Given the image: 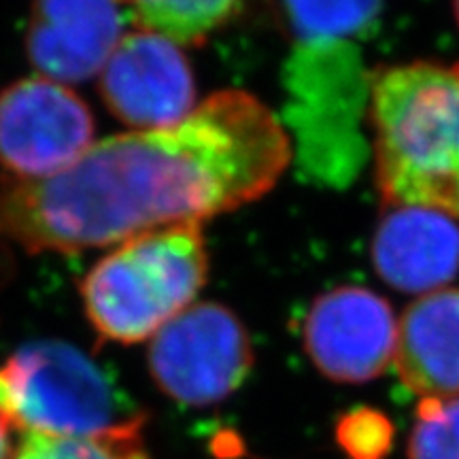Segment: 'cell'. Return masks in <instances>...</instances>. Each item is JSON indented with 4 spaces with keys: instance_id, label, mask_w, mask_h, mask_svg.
<instances>
[{
    "instance_id": "obj_1",
    "label": "cell",
    "mask_w": 459,
    "mask_h": 459,
    "mask_svg": "<svg viewBox=\"0 0 459 459\" xmlns=\"http://www.w3.org/2000/svg\"><path fill=\"white\" fill-rule=\"evenodd\" d=\"M291 139L255 96L223 90L183 122L94 143L48 179L0 181V232L28 254H77L260 200Z\"/></svg>"
},
{
    "instance_id": "obj_2",
    "label": "cell",
    "mask_w": 459,
    "mask_h": 459,
    "mask_svg": "<svg viewBox=\"0 0 459 459\" xmlns=\"http://www.w3.org/2000/svg\"><path fill=\"white\" fill-rule=\"evenodd\" d=\"M370 124L383 203L432 206L459 220V62L377 68Z\"/></svg>"
},
{
    "instance_id": "obj_3",
    "label": "cell",
    "mask_w": 459,
    "mask_h": 459,
    "mask_svg": "<svg viewBox=\"0 0 459 459\" xmlns=\"http://www.w3.org/2000/svg\"><path fill=\"white\" fill-rule=\"evenodd\" d=\"M206 273L200 223L152 230L94 264L82 283L85 315L105 341L143 342L192 307Z\"/></svg>"
},
{
    "instance_id": "obj_4",
    "label": "cell",
    "mask_w": 459,
    "mask_h": 459,
    "mask_svg": "<svg viewBox=\"0 0 459 459\" xmlns=\"http://www.w3.org/2000/svg\"><path fill=\"white\" fill-rule=\"evenodd\" d=\"M0 412L22 434L96 438L143 428L107 372L65 341L26 342L0 366Z\"/></svg>"
},
{
    "instance_id": "obj_5",
    "label": "cell",
    "mask_w": 459,
    "mask_h": 459,
    "mask_svg": "<svg viewBox=\"0 0 459 459\" xmlns=\"http://www.w3.org/2000/svg\"><path fill=\"white\" fill-rule=\"evenodd\" d=\"M147 364L169 398L187 406H211L243 385L254 366V347L237 315L221 304L203 302L152 338Z\"/></svg>"
},
{
    "instance_id": "obj_6",
    "label": "cell",
    "mask_w": 459,
    "mask_h": 459,
    "mask_svg": "<svg viewBox=\"0 0 459 459\" xmlns=\"http://www.w3.org/2000/svg\"><path fill=\"white\" fill-rule=\"evenodd\" d=\"M94 117L82 96L39 77L0 91V166L15 179H48L94 145Z\"/></svg>"
},
{
    "instance_id": "obj_7",
    "label": "cell",
    "mask_w": 459,
    "mask_h": 459,
    "mask_svg": "<svg viewBox=\"0 0 459 459\" xmlns=\"http://www.w3.org/2000/svg\"><path fill=\"white\" fill-rule=\"evenodd\" d=\"M100 96L115 117L136 130L177 126L196 105V82L179 43L136 26L100 73Z\"/></svg>"
},
{
    "instance_id": "obj_8",
    "label": "cell",
    "mask_w": 459,
    "mask_h": 459,
    "mask_svg": "<svg viewBox=\"0 0 459 459\" xmlns=\"http://www.w3.org/2000/svg\"><path fill=\"white\" fill-rule=\"evenodd\" d=\"M398 319L385 298L368 287L325 291L308 308L302 341L321 375L338 383H368L394 364Z\"/></svg>"
},
{
    "instance_id": "obj_9",
    "label": "cell",
    "mask_w": 459,
    "mask_h": 459,
    "mask_svg": "<svg viewBox=\"0 0 459 459\" xmlns=\"http://www.w3.org/2000/svg\"><path fill=\"white\" fill-rule=\"evenodd\" d=\"M128 17L132 13L122 0H34L26 30L28 57L51 82H88L102 73L130 32Z\"/></svg>"
},
{
    "instance_id": "obj_10",
    "label": "cell",
    "mask_w": 459,
    "mask_h": 459,
    "mask_svg": "<svg viewBox=\"0 0 459 459\" xmlns=\"http://www.w3.org/2000/svg\"><path fill=\"white\" fill-rule=\"evenodd\" d=\"M378 277L406 294H434L459 274V220L417 204H389L372 240Z\"/></svg>"
},
{
    "instance_id": "obj_11",
    "label": "cell",
    "mask_w": 459,
    "mask_h": 459,
    "mask_svg": "<svg viewBox=\"0 0 459 459\" xmlns=\"http://www.w3.org/2000/svg\"><path fill=\"white\" fill-rule=\"evenodd\" d=\"M394 366L421 398H459V287L419 296L398 319Z\"/></svg>"
},
{
    "instance_id": "obj_12",
    "label": "cell",
    "mask_w": 459,
    "mask_h": 459,
    "mask_svg": "<svg viewBox=\"0 0 459 459\" xmlns=\"http://www.w3.org/2000/svg\"><path fill=\"white\" fill-rule=\"evenodd\" d=\"M281 30L296 45L347 43L370 32L385 0H268Z\"/></svg>"
},
{
    "instance_id": "obj_13",
    "label": "cell",
    "mask_w": 459,
    "mask_h": 459,
    "mask_svg": "<svg viewBox=\"0 0 459 459\" xmlns=\"http://www.w3.org/2000/svg\"><path fill=\"white\" fill-rule=\"evenodd\" d=\"M136 26L179 45H200L237 15L243 0H122Z\"/></svg>"
},
{
    "instance_id": "obj_14",
    "label": "cell",
    "mask_w": 459,
    "mask_h": 459,
    "mask_svg": "<svg viewBox=\"0 0 459 459\" xmlns=\"http://www.w3.org/2000/svg\"><path fill=\"white\" fill-rule=\"evenodd\" d=\"M143 428L96 438L26 432L17 440L13 459H149Z\"/></svg>"
},
{
    "instance_id": "obj_15",
    "label": "cell",
    "mask_w": 459,
    "mask_h": 459,
    "mask_svg": "<svg viewBox=\"0 0 459 459\" xmlns=\"http://www.w3.org/2000/svg\"><path fill=\"white\" fill-rule=\"evenodd\" d=\"M409 459H459V398H421Z\"/></svg>"
},
{
    "instance_id": "obj_16",
    "label": "cell",
    "mask_w": 459,
    "mask_h": 459,
    "mask_svg": "<svg viewBox=\"0 0 459 459\" xmlns=\"http://www.w3.org/2000/svg\"><path fill=\"white\" fill-rule=\"evenodd\" d=\"M336 440L351 459H385L394 446V426L381 411L359 406L341 417Z\"/></svg>"
},
{
    "instance_id": "obj_17",
    "label": "cell",
    "mask_w": 459,
    "mask_h": 459,
    "mask_svg": "<svg viewBox=\"0 0 459 459\" xmlns=\"http://www.w3.org/2000/svg\"><path fill=\"white\" fill-rule=\"evenodd\" d=\"M13 429L9 419L0 412V459H13L17 446V443H13Z\"/></svg>"
},
{
    "instance_id": "obj_18",
    "label": "cell",
    "mask_w": 459,
    "mask_h": 459,
    "mask_svg": "<svg viewBox=\"0 0 459 459\" xmlns=\"http://www.w3.org/2000/svg\"><path fill=\"white\" fill-rule=\"evenodd\" d=\"M451 3H453V13H455V22L459 26V0H451Z\"/></svg>"
}]
</instances>
